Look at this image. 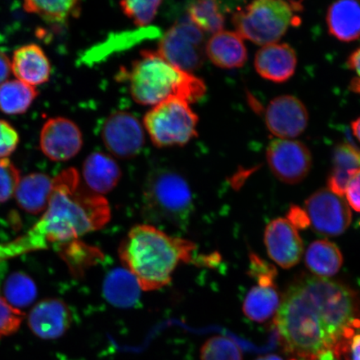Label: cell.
I'll return each mask as SVG.
<instances>
[{
	"label": "cell",
	"instance_id": "1",
	"mask_svg": "<svg viewBox=\"0 0 360 360\" xmlns=\"http://www.w3.org/2000/svg\"><path fill=\"white\" fill-rule=\"evenodd\" d=\"M111 218L109 202L81 186L78 171L67 169L53 179L42 217L25 235L0 244V263L66 244L105 227Z\"/></svg>",
	"mask_w": 360,
	"mask_h": 360
},
{
	"label": "cell",
	"instance_id": "2",
	"mask_svg": "<svg viewBox=\"0 0 360 360\" xmlns=\"http://www.w3.org/2000/svg\"><path fill=\"white\" fill-rule=\"evenodd\" d=\"M340 319L339 305L326 283L307 276L288 289L274 323L288 353L300 360H334Z\"/></svg>",
	"mask_w": 360,
	"mask_h": 360
},
{
	"label": "cell",
	"instance_id": "3",
	"mask_svg": "<svg viewBox=\"0 0 360 360\" xmlns=\"http://www.w3.org/2000/svg\"><path fill=\"white\" fill-rule=\"evenodd\" d=\"M196 250L190 240L169 236L150 224H139L121 242L119 255L141 290L153 291L169 285L179 264L193 262Z\"/></svg>",
	"mask_w": 360,
	"mask_h": 360
},
{
	"label": "cell",
	"instance_id": "4",
	"mask_svg": "<svg viewBox=\"0 0 360 360\" xmlns=\"http://www.w3.org/2000/svg\"><path fill=\"white\" fill-rule=\"evenodd\" d=\"M120 75L127 79L134 101L142 105L155 106L173 98L191 105L206 93L204 81L169 64L157 51H142Z\"/></svg>",
	"mask_w": 360,
	"mask_h": 360
},
{
	"label": "cell",
	"instance_id": "5",
	"mask_svg": "<svg viewBox=\"0 0 360 360\" xmlns=\"http://www.w3.org/2000/svg\"><path fill=\"white\" fill-rule=\"evenodd\" d=\"M143 210L148 218L186 229L193 212L192 193L186 180L169 169L148 174L143 190Z\"/></svg>",
	"mask_w": 360,
	"mask_h": 360
},
{
	"label": "cell",
	"instance_id": "6",
	"mask_svg": "<svg viewBox=\"0 0 360 360\" xmlns=\"http://www.w3.org/2000/svg\"><path fill=\"white\" fill-rule=\"evenodd\" d=\"M300 3L258 0L233 12L232 22L242 39L258 45L276 44L290 27L300 22Z\"/></svg>",
	"mask_w": 360,
	"mask_h": 360
},
{
	"label": "cell",
	"instance_id": "7",
	"mask_svg": "<svg viewBox=\"0 0 360 360\" xmlns=\"http://www.w3.org/2000/svg\"><path fill=\"white\" fill-rule=\"evenodd\" d=\"M199 117L188 103L169 98L153 106L143 118V126L159 148L184 146L198 135Z\"/></svg>",
	"mask_w": 360,
	"mask_h": 360
},
{
	"label": "cell",
	"instance_id": "8",
	"mask_svg": "<svg viewBox=\"0 0 360 360\" xmlns=\"http://www.w3.org/2000/svg\"><path fill=\"white\" fill-rule=\"evenodd\" d=\"M157 53L180 70L192 74L205 60L204 32L184 17L162 36Z\"/></svg>",
	"mask_w": 360,
	"mask_h": 360
},
{
	"label": "cell",
	"instance_id": "9",
	"mask_svg": "<svg viewBox=\"0 0 360 360\" xmlns=\"http://www.w3.org/2000/svg\"><path fill=\"white\" fill-rule=\"evenodd\" d=\"M306 213L315 231L327 236L342 235L349 226L352 214L341 196L326 188L313 193L305 201Z\"/></svg>",
	"mask_w": 360,
	"mask_h": 360
},
{
	"label": "cell",
	"instance_id": "10",
	"mask_svg": "<svg viewBox=\"0 0 360 360\" xmlns=\"http://www.w3.org/2000/svg\"><path fill=\"white\" fill-rule=\"evenodd\" d=\"M267 162L274 176L295 184L307 177L312 167V155L304 143L292 139H274L267 148Z\"/></svg>",
	"mask_w": 360,
	"mask_h": 360
},
{
	"label": "cell",
	"instance_id": "11",
	"mask_svg": "<svg viewBox=\"0 0 360 360\" xmlns=\"http://www.w3.org/2000/svg\"><path fill=\"white\" fill-rule=\"evenodd\" d=\"M101 136L108 150L120 159L138 155L146 141L143 125L136 117L126 111L115 112L108 117Z\"/></svg>",
	"mask_w": 360,
	"mask_h": 360
},
{
	"label": "cell",
	"instance_id": "12",
	"mask_svg": "<svg viewBox=\"0 0 360 360\" xmlns=\"http://www.w3.org/2000/svg\"><path fill=\"white\" fill-rule=\"evenodd\" d=\"M40 150L48 159L65 162L79 154L83 146V136L73 121L56 117L43 125L39 138Z\"/></svg>",
	"mask_w": 360,
	"mask_h": 360
},
{
	"label": "cell",
	"instance_id": "13",
	"mask_svg": "<svg viewBox=\"0 0 360 360\" xmlns=\"http://www.w3.org/2000/svg\"><path fill=\"white\" fill-rule=\"evenodd\" d=\"M269 131L281 139L300 136L309 123V112L304 103L292 96H281L269 102L265 112Z\"/></svg>",
	"mask_w": 360,
	"mask_h": 360
},
{
	"label": "cell",
	"instance_id": "14",
	"mask_svg": "<svg viewBox=\"0 0 360 360\" xmlns=\"http://www.w3.org/2000/svg\"><path fill=\"white\" fill-rule=\"evenodd\" d=\"M264 243L269 257L283 269L294 267L302 257V240L287 219H276L268 224Z\"/></svg>",
	"mask_w": 360,
	"mask_h": 360
},
{
	"label": "cell",
	"instance_id": "15",
	"mask_svg": "<svg viewBox=\"0 0 360 360\" xmlns=\"http://www.w3.org/2000/svg\"><path fill=\"white\" fill-rule=\"evenodd\" d=\"M73 317L64 301L49 299L31 309L28 317L30 330L43 340H56L69 330Z\"/></svg>",
	"mask_w": 360,
	"mask_h": 360
},
{
	"label": "cell",
	"instance_id": "16",
	"mask_svg": "<svg viewBox=\"0 0 360 360\" xmlns=\"http://www.w3.org/2000/svg\"><path fill=\"white\" fill-rule=\"evenodd\" d=\"M296 52L290 44L265 45L256 53L255 68L260 77L274 83H285L295 75Z\"/></svg>",
	"mask_w": 360,
	"mask_h": 360
},
{
	"label": "cell",
	"instance_id": "17",
	"mask_svg": "<svg viewBox=\"0 0 360 360\" xmlns=\"http://www.w3.org/2000/svg\"><path fill=\"white\" fill-rule=\"evenodd\" d=\"M11 70L18 80L35 87L51 78V65L41 47L29 44L13 52Z\"/></svg>",
	"mask_w": 360,
	"mask_h": 360
},
{
	"label": "cell",
	"instance_id": "18",
	"mask_svg": "<svg viewBox=\"0 0 360 360\" xmlns=\"http://www.w3.org/2000/svg\"><path fill=\"white\" fill-rule=\"evenodd\" d=\"M205 53L215 66L224 70L241 68L248 58L243 39L236 32L227 30L211 36L205 44Z\"/></svg>",
	"mask_w": 360,
	"mask_h": 360
},
{
	"label": "cell",
	"instance_id": "19",
	"mask_svg": "<svg viewBox=\"0 0 360 360\" xmlns=\"http://www.w3.org/2000/svg\"><path fill=\"white\" fill-rule=\"evenodd\" d=\"M83 177L90 191L102 195L114 190L119 184L121 170L110 155L94 152L84 161Z\"/></svg>",
	"mask_w": 360,
	"mask_h": 360
},
{
	"label": "cell",
	"instance_id": "20",
	"mask_svg": "<svg viewBox=\"0 0 360 360\" xmlns=\"http://www.w3.org/2000/svg\"><path fill=\"white\" fill-rule=\"evenodd\" d=\"M328 33L340 41L352 42L360 38V1L341 0L328 8Z\"/></svg>",
	"mask_w": 360,
	"mask_h": 360
},
{
	"label": "cell",
	"instance_id": "21",
	"mask_svg": "<svg viewBox=\"0 0 360 360\" xmlns=\"http://www.w3.org/2000/svg\"><path fill=\"white\" fill-rule=\"evenodd\" d=\"M53 187V179L43 173H32L20 179L15 195L20 208L31 214L46 210Z\"/></svg>",
	"mask_w": 360,
	"mask_h": 360
},
{
	"label": "cell",
	"instance_id": "22",
	"mask_svg": "<svg viewBox=\"0 0 360 360\" xmlns=\"http://www.w3.org/2000/svg\"><path fill=\"white\" fill-rule=\"evenodd\" d=\"M360 169V150L353 143L338 145L333 153L332 168L328 177V190L339 196L346 192L350 179Z\"/></svg>",
	"mask_w": 360,
	"mask_h": 360
},
{
	"label": "cell",
	"instance_id": "23",
	"mask_svg": "<svg viewBox=\"0 0 360 360\" xmlns=\"http://www.w3.org/2000/svg\"><path fill=\"white\" fill-rule=\"evenodd\" d=\"M160 34V30L156 28H141L129 32L115 34L105 42L89 49L80 60L85 65L96 64L109 57L112 53L122 51L141 43L143 40L155 38Z\"/></svg>",
	"mask_w": 360,
	"mask_h": 360
},
{
	"label": "cell",
	"instance_id": "24",
	"mask_svg": "<svg viewBox=\"0 0 360 360\" xmlns=\"http://www.w3.org/2000/svg\"><path fill=\"white\" fill-rule=\"evenodd\" d=\"M103 290L111 304L129 308L138 302L142 290L136 278L127 269H116L108 274Z\"/></svg>",
	"mask_w": 360,
	"mask_h": 360
},
{
	"label": "cell",
	"instance_id": "25",
	"mask_svg": "<svg viewBox=\"0 0 360 360\" xmlns=\"http://www.w3.org/2000/svg\"><path fill=\"white\" fill-rule=\"evenodd\" d=\"M343 260L339 248L325 240L313 242L305 255L307 267L322 278L335 276L340 271Z\"/></svg>",
	"mask_w": 360,
	"mask_h": 360
},
{
	"label": "cell",
	"instance_id": "26",
	"mask_svg": "<svg viewBox=\"0 0 360 360\" xmlns=\"http://www.w3.org/2000/svg\"><path fill=\"white\" fill-rule=\"evenodd\" d=\"M38 94L35 87L18 79L7 80L0 84V111L8 115L25 114Z\"/></svg>",
	"mask_w": 360,
	"mask_h": 360
},
{
	"label": "cell",
	"instance_id": "27",
	"mask_svg": "<svg viewBox=\"0 0 360 360\" xmlns=\"http://www.w3.org/2000/svg\"><path fill=\"white\" fill-rule=\"evenodd\" d=\"M280 297L276 287H254L246 296L243 311L252 321H268L278 311Z\"/></svg>",
	"mask_w": 360,
	"mask_h": 360
},
{
	"label": "cell",
	"instance_id": "28",
	"mask_svg": "<svg viewBox=\"0 0 360 360\" xmlns=\"http://www.w3.org/2000/svg\"><path fill=\"white\" fill-rule=\"evenodd\" d=\"M24 10L34 13L52 25L66 24L72 18H78L81 12V3L75 0L65 1H26Z\"/></svg>",
	"mask_w": 360,
	"mask_h": 360
},
{
	"label": "cell",
	"instance_id": "29",
	"mask_svg": "<svg viewBox=\"0 0 360 360\" xmlns=\"http://www.w3.org/2000/svg\"><path fill=\"white\" fill-rule=\"evenodd\" d=\"M56 250L76 276H82L85 270L103 259L100 250L78 240L58 246Z\"/></svg>",
	"mask_w": 360,
	"mask_h": 360
},
{
	"label": "cell",
	"instance_id": "30",
	"mask_svg": "<svg viewBox=\"0 0 360 360\" xmlns=\"http://www.w3.org/2000/svg\"><path fill=\"white\" fill-rule=\"evenodd\" d=\"M187 12L188 19L202 32L216 34L223 30L225 11L219 2L212 0L192 2Z\"/></svg>",
	"mask_w": 360,
	"mask_h": 360
},
{
	"label": "cell",
	"instance_id": "31",
	"mask_svg": "<svg viewBox=\"0 0 360 360\" xmlns=\"http://www.w3.org/2000/svg\"><path fill=\"white\" fill-rule=\"evenodd\" d=\"M4 298L13 308L20 310L32 304L37 297V287L27 274L13 273L4 283Z\"/></svg>",
	"mask_w": 360,
	"mask_h": 360
},
{
	"label": "cell",
	"instance_id": "32",
	"mask_svg": "<svg viewBox=\"0 0 360 360\" xmlns=\"http://www.w3.org/2000/svg\"><path fill=\"white\" fill-rule=\"evenodd\" d=\"M200 360H243V354L235 342L224 336H214L200 349Z\"/></svg>",
	"mask_w": 360,
	"mask_h": 360
},
{
	"label": "cell",
	"instance_id": "33",
	"mask_svg": "<svg viewBox=\"0 0 360 360\" xmlns=\"http://www.w3.org/2000/svg\"><path fill=\"white\" fill-rule=\"evenodd\" d=\"M161 1H122L120 2L121 10L124 15L133 20L139 28H146L155 19Z\"/></svg>",
	"mask_w": 360,
	"mask_h": 360
},
{
	"label": "cell",
	"instance_id": "34",
	"mask_svg": "<svg viewBox=\"0 0 360 360\" xmlns=\"http://www.w3.org/2000/svg\"><path fill=\"white\" fill-rule=\"evenodd\" d=\"M20 179V170L15 164L8 159L0 160V202L15 195Z\"/></svg>",
	"mask_w": 360,
	"mask_h": 360
},
{
	"label": "cell",
	"instance_id": "35",
	"mask_svg": "<svg viewBox=\"0 0 360 360\" xmlns=\"http://www.w3.org/2000/svg\"><path fill=\"white\" fill-rule=\"evenodd\" d=\"M24 318L25 314L21 310L13 308L0 295V339L19 330Z\"/></svg>",
	"mask_w": 360,
	"mask_h": 360
},
{
	"label": "cell",
	"instance_id": "36",
	"mask_svg": "<svg viewBox=\"0 0 360 360\" xmlns=\"http://www.w3.org/2000/svg\"><path fill=\"white\" fill-rule=\"evenodd\" d=\"M250 259L249 274L252 278L257 281L259 286L276 287V278L277 276L276 267L255 254H250Z\"/></svg>",
	"mask_w": 360,
	"mask_h": 360
},
{
	"label": "cell",
	"instance_id": "37",
	"mask_svg": "<svg viewBox=\"0 0 360 360\" xmlns=\"http://www.w3.org/2000/svg\"><path fill=\"white\" fill-rule=\"evenodd\" d=\"M20 143L17 130L6 120H0V160L8 159Z\"/></svg>",
	"mask_w": 360,
	"mask_h": 360
},
{
	"label": "cell",
	"instance_id": "38",
	"mask_svg": "<svg viewBox=\"0 0 360 360\" xmlns=\"http://www.w3.org/2000/svg\"><path fill=\"white\" fill-rule=\"evenodd\" d=\"M345 193L349 205L360 213V169L350 179Z\"/></svg>",
	"mask_w": 360,
	"mask_h": 360
},
{
	"label": "cell",
	"instance_id": "39",
	"mask_svg": "<svg viewBox=\"0 0 360 360\" xmlns=\"http://www.w3.org/2000/svg\"><path fill=\"white\" fill-rule=\"evenodd\" d=\"M347 65L354 75L350 81L349 89L354 94H360V47L351 53Z\"/></svg>",
	"mask_w": 360,
	"mask_h": 360
},
{
	"label": "cell",
	"instance_id": "40",
	"mask_svg": "<svg viewBox=\"0 0 360 360\" xmlns=\"http://www.w3.org/2000/svg\"><path fill=\"white\" fill-rule=\"evenodd\" d=\"M288 221H289L295 229H304L307 228L310 221L305 211L299 206H292L289 213H288Z\"/></svg>",
	"mask_w": 360,
	"mask_h": 360
},
{
	"label": "cell",
	"instance_id": "41",
	"mask_svg": "<svg viewBox=\"0 0 360 360\" xmlns=\"http://www.w3.org/2000/svg\"><path fill=\"white\" fill-rule=\"evenodd\" d=\"M11 61L2 51H0V84L6 82L11 74Z\"/></svg>",
	"mask_w": 360,
	"mask_h": 360
},
{
	"label": "cell",
	"instance_id": "42",
	"mask_svg": "<svg viewBox=\"0 0 360 360\" xmlns=\"http://www.w3.org/2000/svg\"><path fill=\"white\" fill-rule=\"evenodd\" d=\"M346 360H360V332L351 339Z\"/></svg>",
	"mask_w": 360,
	"mask_h": 360
},
{
	"label": "cell",
	"instance_id": "43",
	"mask_svg": "<svg viewBox=\"0 0 360 360\" xmlns=\"http://www.w3.org/2000/svg\"><path fill=\"white\" fill-rule=\"evenodd\" d=\"M351 129H352L355 138H356L360 143V117L351 123Z\"/></svg>",
	"mask_w": 360,
	"mask_h": 360
},
{
	"label": "cell",
	"instance_id": "44",
	"mask_svg": "<svg viewBox=\"0 0 360 360\" xmlns=\"http://www.w3.org/2000/svg\"><path fill=\"white\" fill-rule=\"evenodd\" d=\"M255 360H283L280 356L276 354H268L264 356H260Z\"/></svg>",
	"mask_w": 360,
	"mask_h": 360
},
{
	"label": "cell",
	"instance_id": "45",
	"mask_svg": "<svg viewBox=\"0 0 360 360\" xmlns=\"http://www.w3.org/2000/svg\"><path fill=\"white\" fill-rule=\"evenodd\" d=\"M6 265H4V263H0V281H1V278L4 276V269H6Z\"/></svg>",
	"mask_w": 360,
	"mask_h": 360
}]
</instances>
